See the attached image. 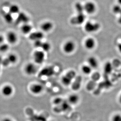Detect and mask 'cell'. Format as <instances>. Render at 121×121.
I'll return each mask as SVG.
<instances>
[{"mask_svg":"<svg viewBox=\"0 0 121 121\" xmlns=\"http://www.w3.org/2000/svg\"><path fill=\"white\" fill-rule=\"evenodd\" d=\"M100 27V24L97 22H93L91 21H87L84 26V30L86 31L92 33L96 32L99 30Z\"/></svg>","mask_w":121,"mask_h":121,"instance_id":"6da1fadb","label":"cell"},{"mask_svg":"<svg viewBox=\"0 0 121 121\" xmlns=\"http://www.w3.org/2000/svg\"><path fill=\"white\" fill-rule=\"evenodd\" d=\"M55 73V67L53 66H49L44 67L41 70L38 74V77H50Z\"/></svg>","mask_w":121,"mask_h":121,"instance_id":"7a4b0ae2","label":"cell"},{"mask_svg":"<svg viewBox=\"0 0 121 121\" xmlns=\"http://www.w3.org/2000/svg\"><path fill=\"white\" fill-rule=\"evenodd\" d=\"M33 58L35 63L38 64H42L45 59L44 52L42 50L36 51L33 53Z\"/></svg>","mask_w":121,"mask_h":121,"instance_id":"3957f363","label":"cell"},{"mask_svg":"<svg viewBox=\"0 0 121 121\" xmlns=\"http://www.w3.org/2000/svg\"><path fill=\"white\" fill-rule=\"evenodd\" d=\"M75 76L76 73L74 71H69L62 78V82L63 84L65 86L69 85Z\"/></svg>","mask_w":121,"mask_h":121,"instance_id":"277c9868","label":"cell"},{"mask_svg":"<svg viewBox=\"0 0 121 121\" xmlns=\"http://www.w3.org/2000/svg\"><path fill=\"white\" fill-rule=\"evenodd\" d=\"M75 48V43L72 40L67 41L63 45V51L66 54H71L73 53Z\"/></svg>","mask_w":121,"mask_h":121,"instance_id":"5b68a950","label":"cell"},{"mask_svg":"<svg viewBox=\"0 0 121 121\" xmlns=\"http://www.w3.org/2000/svg\"><path fill=\"white\" fill-rule=\"evenodd\" d=\"M84 10L87 13L92 15L95 13L96 10V6L94 2L88 1L83 5Z\"/></svg>","mask_w":121,"mask_h":121,"instance_id":"8992f818","label":"cell"},{"mask_svg":"<svg viewBox=\"0 0 121 121\" xmlns=\"http://www.w3.org/2000/svg\"><path fill=\"white\" fill-rule=\"evenodd\" d=\"M17 60V57L16 55L12 53L8 55L6 58L2 60V65L4 67H8L11 64L16 63Z\"/></svg>","mask_w":121,"mask_h":121,"instance_id":"52a82bcc","label":"cell"},{"mask_svg":"<svg viewBox=\"0 0 121 121\" xmlns=\"http://www.w3.org/2000/svg\"><path fill=\"white\" fill-rule=\"evenodd\" d=\"M69 104V103L68 102L65 101L64 100L62 104L59 105H56L55 107L54 108L53 111L56 113H60L61 112L68 111L70 108Z\"/></svg>","mask_w":121,"mask_h":121,"instance_id":"ba28073f","label":"cell"},{"mask_svg":"<svg viewBox=\"0 0 121 121\" xmlns=\"http://www.w3.org/2000/svg\"><path fill=\"white\" fill-rule=\"evenodd\" d=\"M29 21L30 18L26 14L23 12H20L16 18L15 22L16 24H23L28 23Z\"/></svg>","mask_w":121,"mask_h":121,"instance_id":"9c48e42d","label":"cell"},{"mask_svg":"<svg viewBox=\"0 0 121 121\" xmlns=\"http://www.w3.org/2000/svg\"><path fill=\"white\" fill-rule=\"evenodd\" d=\"M85 16L83 13H78L76 16L71 18L70 22L73 25H80L84 22Z\"/></svg>","mask_w":121,"mask_h":121,"instance_id":"30bf717a","label":"cell"},{"mask_svg":"<svg viewBox=\"0 0 121 121\" xmlns=\"http://www.w3.org/2000/svg\"><path fill=\"white\" fill-rule=\"evenodd\" d=\"M44 37V34L42 31H36L30 33L29 38L30 40L35 41L37 40H42Z\"/></svg>","mask_w":121,"mask_h":121,"instance_id":"8fae6325","label":"cell"},{"mask_svg":"<svg viewBox=\"0 0 121 121\" xmlns=\"http://www.w3.org/2000/svg\"><path fill=\"white\" fill-rule=\"evenodd\" d=\"M96 41L94 38L89 37L85 40L84 43V46L88 50H92L95 48L96 46Z\"/></svg>","mask_w":121,"mask_h":121,"instance_id":"7c38bea8","label":"cell"},{"mask_svg":"<svg viewBox=\"0 0 121 121\" xmlns=\"http://www.w3.org/2000/svg\"><path fill=\"white\" fill-rule=\"evenodd\" d=\"M37 67L33 63H29L27 64L25 67L26 73L29 75L34 74L37 72Z\"/></svg>","mask_w":121,"mask_h":121,"instance_id":"4fadbf2b","label":"cell"},{"mask_svg":"<svg viewBox=\"0 0 121 121\" xmlns=\"http://www.w3.org/2000/svg\"><path fill=\"white\" fill-rule=\"evenodd\" d=\"M7 39L9 43L12 44H15L18 40L17 35L13 31H9L7 33Z\"/></svg>","mask_w":121,"mask_h":121,"instance_id":"5bb4252c","label":"cell"},{"mask_svg":"<svg viewBox=\"0 0 121 121\" xmlns=\"http://www.w3.org/2000/svg\"><path fill=\"white\" fill-rule=\"evenodd\" d=\"M53 27V24L50 21H46L42 23L40 26V28L43 32H49Z\"/></svg>","mask_w":121,"mask_h":121,"instance_id":"9a60e30c","label":"cell"},{"mask_svg":"<svg viewBox=\"0 0 121 121\" xmlns=\"http://www.w3.org/2000/svg\"><path fill=\"white\" fill-rule=\"evenodd\" d=\"M31 91L35 95H38L43 90V87L40 84H34L31 86L30 87Z\"/></svg>","mask_w":121,"mask_h":121,"instance_id":"2e32d148","label":"cell"},{"mask_svg":"<svg viewBox=\"0 0 121 121\" xmlns=\"http://www.w3.org/2000/svg\"><path fill=\"white\" fill-rule=\"evenodd\" d=\"M1 92L4 96H9L13 93V89L11 86L7 85L2 87Z\"/></svg>","mask_w":121,"mask_h":121,"instance_id":"e0dca14e","label":"cell"},{"mask_svg":"<svg viewBox=\"0 0 121 121\" xmlns=\"http://www.w3.org/2000/svg\"><path fill=\"white\" fill-rule=\"evenodd\" d=\"M88 65L93 69H96L98 66V62L97 59L94 56H90L87 59Z\"/></svg>","mask_w":121,"mask_h":121,"instance_id":"ac0fdd59","label":"cell"},{"mask_svg":"<svg viewBox=\"0 0 121 121\" xmlns=\"http://www.w3.org/2000/svg\"><path fill=\"white\" fill-rule=\"evenodd\" d=\"M32 27L31 25L29 24L28 23L24 24H22L21 27V31L22 33L24 34H27L30 33L31 31H32Z\"/></svg>","mask_w":121,"mask_h":121,"instance_id":"d6986e66","label":"cell"},{"mask_svg":"<svg viewBox=\"0 0 121 121\" xmlns=\"http://www.w3.org/2000/svg\"><path fill=\"white\" fill-rule=\"evenodd\" d=\"M79 99V97L76 94H72L69 96L68 102L71 104H75L78 103Z\"/></svg>","mask_w":121,"mask_h":121,"instance_id":"ffe728a7","label":"cell"},{"mask_svg":"<svg viewBox=\"0 0 121 121\" xmlns=\"http://www.w3.org/2000/svg\"><path fill=\"white\" fill-rule=\"evenodd\" d=\"M19 6L17 5L13 4L11 5L9 8V12L12 14H18L20 11Z\"/></svg>","mask_w":121,"mask_h":121,"instance_id":"44dd1931","label":"cell"},{"mask_svg":"<svg viewBox=\"0 0 121 121\" xmlns=\"http://www.w3.org/2000/svg\"><path fill=\"white\" fill-rule=\"evenodd\" d=\"M12 14L9 13V12H6L4 15V18L5 22L8 24H11L13 22V18Z\"/></svg>","mask_w":121,"mask_h":121,"instance_id":"7402d4cb","label":"cell"},{"mask_svg":"<svg viewBox=\"0 0 121 121\" xmlns=\"http://www.w3.org/2000/svg\"><path fill=\"white\" fill-rule=\"evenodd\" d=\"M82 71L84 74H89L91 73L92 68L89 65H84L82 67Z\"/></svg>","mask_w":121,"mask_h":121,"instance_id":"603a6c76","label":"cell"},{"mask_svg":"<svg viewBox=\"0 0 121 121\" xmlns=\"http://www.w3.org/2000/svg\"><path fill=\"white\" fill-rule=\"evenodd\" d=\"M75 8L78 13H82L84 12L83 5L81 4L80 2H77L76 4Z\"/></svg>","mask_w":121,"mask_h":121,"instance_id":"cb8c5ba5","label":"cell"},{"mask_svg":"<svg viewBox=\"0 0 121 121\" xmlns=\"http://www.w3.org/2000/svg\"><path fill=\"white\" fill-rule=\"evenodd\" d=\"M41 48L42 51L44 52H48L51 49L50 43L48 42H43Z\"/></svg>","mask_w":121,"mask_h":121,"instance_id":"d4e9b609","label":"cell"},{"mask_svg":"<svg viewBox=\"0 0 121 121\" xmlns=\"http://www.w3.org/2000/svg\"><path fill=\"white\" fill-rule=\"evenodd\" d=\"M9 45L8 43H2L0 45V52H5L9 49Z\"/></svg>","mask_w":121,"mask_h":121,"instance_id":"484cf974","label":"cell"},{"mask_svg":"<svg viewBox=\"0 0 121 121\" xmlns=\"http://www.w3.org/2000/svg\"><path fill=\"white\" fill-rule=\"evenodd\" d=\"M113 12L117 14L120 13L121 12V6L119 4L114 6L113 8Z\"/></svg>","mask_w":121,"mask_h":121,"instance_id":"4316f807","label":"cell"},{"mask_svg":"<svg viewBox=\"0 0 121 121\" xmlns=\"http://www.w3.org/2000/svg\"><path fill=\"white\" fill-rule=\"evenodd\" d=\"M64 99H63L62 98H57L54 99L53 101V103L55 105H58L60 104H62L64 101Z\"/></svg>","mask_w":121,"mask_h":121,"instance_id":"83f0119b","label":"cell"},{"mask_svg":"<svg viewBox=\"0 0 121 121\" xmlns=\"http://www.w3.org/2000/svg\"><path fill=\"white\" fill-rule=\"evenodd\" d=\"M34 46L36 48H41L43 42L42 40H37L34 41Z\"/></svg>","mask_w":121,"mask_h":121,"instance_id":"f1b7e54d","label":"cell"},{"mask_svg":"<svg viewBox=\"0 0 121 121\" xmlns=\"http://www.w3.org/2000/svg\"><path fill=\"white\" fill-rule=\"evenodd\" d=\"M112 121H121V115L120 114H115L112 117Z\"/></svg>","mask_w":121,"mask_h":121,"instance_id":"f546056e","label":"cell"},{"mask_svg":"<svg viewBox=\"0 0 121 121\" xmlns=\"http://www.w3.org/2000/svg\"><path fill=\"white\" fill-rule=\"evenodd\" d=\"M4 40V37L1 35H0V45L3 43Z\"/></svg>","mask_w":121,"mask_h":121,"instance_id":"4dcf8cb0","label":"cell"},{"mask_svg":"<svg viewBox=\"0 0 121 121\" xmlns=\"http://www.w3.org/2000/svg\"><path fill=\"white\" fill-rule=\"evenodd\" d=\"M118 50L121 53V43H120L118 45Z\"/></svg>","mask_w":121,"mask_h":121,"instance_id":"1f68e13d","label":"cell"},{"mask_svg":"<svg viewBox=\"0 0 121 121\" xmlns=\"http://www.w3.org/2000/svg\"><path fill=\"white\" fill-rule=\"evenodd\" d=\"M3 121H13L11 120V119H9V118H5L4 120Z\"/></svg>","mask_w":121,"mask_h":121,"instance_id":"d6a6232c","label":"cell"},{"mask_svg":"<svg viewBox=\"0 0 121 121\" xmlns=\"http://www.w3.org/2000/svg\"><path fill=\"white\" fill-rule=\"evenodd\" d=\"M117 2L119 5L121 6V0H117Z\"/></svg>","mask_w":121,"mask_h":121,"instance_id":"836d02e7","label":"cell"},{"mask_svg":"<svg viewBox=\"0 0 121 121\" xmlns=\"http://www.w3.org/2000/svg\"><path fill=\"white\" fill-rule=\"evenodd\" d=\"M120 17H119V20H118V21H119L120 22V23L121 24V13H120Z\"/></svg>","mask_w":121,"mask_h":121,"instance_id":"e575fe53","label":"cell"},{"mask_svg":"<svg viewBox=\"0 0 121 121\" xmlns=\"http://www.w3.org/2000/svg\"><path fill=\"white\" fill-rule=\"evenodd\" d=\"M120 101L121 103V95H120Z\"/></svg>","mask_w":121,"mask_h":121,"instance_id":"d590c367","label":"cell"}]
</instances>
